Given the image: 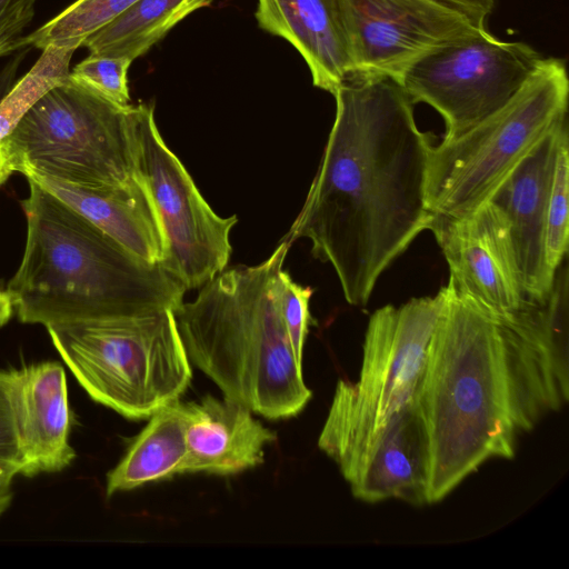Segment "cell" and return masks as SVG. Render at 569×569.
<instances>
[{
  "mask_svg": "<svg viewBox=\"0 0 569 569\" xmlns=\"http://www.w3.org/2000/svg\"><path fill=\"white\" fill-rule=\"evenodd\" d=\"M417 397L429 442L428 503L491 458L515 456L533 428L499 321L445 287Z\"/></svg>",
  "mask_w": 569,
  "mask_h": 569,
  "instance_id": "cell-2",
  "label": "cell"
},
{
  "mask_svg": "<svg viewBox=\"0 0 569 569\" xmlns=\"http://www.w3.org/2000/svg\"><path fill=\"white\" fill-rule=\"evenodd\" d=\"M79 385L130 420L180 399L192 379L173 309L47 327Z\"/></svg>",
  "mask_w": 569,
  "mask_h": 569,
  "instance_id": "cell-5",
  "label": "cell"
},
{
  "mask_svg": "<svg viewBox=\"0 0 569 569\" xmlns=\"http://www.w3.org/2000/svg\"><path fill=\"white\" fill-rule=\"evenodd\" d=\"M0 461L19 466L28 477V461L21 447L13 393L12 370L0 369Z\"/></svg>",
  "mask_w": 569,
  "mask_h": 569,
  "instance_id": "cell-26",
  "label": "cell"
},
{
  "mask_svg": "<svg viewBox=\"0 0 569 569\" xmlns=\"http://www.w3.org/2000/svg\"><path fill=\"white\" fill-rule=\"evenodd\" d=\"M282 240L254 266L226 268L173 309L190 362L224 398L270 420L299 415L312 392L280 310Z\"/></svg>",
  "mask_w": 569,
  "mask_h": 569,
  "instance_id": "cell-4",
  "label": "cell"
},
{
  "mask_svg": "<svg viewBox=\"0 0 569 569\" xmlns=\"http://www.w3.org/2000/svg\"><path fill=\"white\" fill-rule=\"evenodd\" d=\"M7 322H8V320H7V319H4V318L0 317V327H1V326H3V325H6Z\"/></svg>",
  "mask_w": 569,
  "mask_h": 569,
  "instance_id": "cell-32",
  "label": "cell"
},
{
  "mask_svg": "<svg viewBox=\"0 0 569 569\" xmlns=\"http://www.w3.org/2000/svg\"><path fill=\"white\" fill-rule=\"evenodd\" d=\"M132 106L68 78L46 92L0 142L8 171L84 188L127 187L138 168Z\"/></svg>",
  "mask_w": 569,
  "mask_h": 569,
  "instance_id": "cell-6",
  "label": "cell"
},
{
  "mask_svg": "<svg viewBox=\"0 0 569 569\" xmlns=\"http://www.w3.org/2000/svg\"><path fill=\"white\" fill-rule=\"evenodd\" d=\"M569 146L568 134L560 142L546 221V258L549 268L557 272L568 251L569 236Z\"/></svg>",
  "mask_w": 569,
  "mask_h": 569,
  "instance_id": "cell-23",
  "label": "cell"
},
{
  "mask_svg": "<svg viewBox=\"0 0 569 569\" xmlns=\"http://www.w3.org/2000/svg\"><path fill=\"white\" fill-rule=\"evenodd\" d=\"M256 18L298 50L315 87L333 94L353 70L337 0H258Z\"/></svg>",
  "mask_w": 569,
  "mask_h": 569,
  "instance_id": "cell-18",
  "label": "cell"
},
{
  "mask_svg": "<svg viewBox=\"0 0 569 569\" xmlns=\"http://www.w3.org/2000/svg\"><path fill=\"white\" fill-rule=\"evenodd\" d=\"M318 447L338 466L357 499L428 503L429 442L417 403L380 416L352 382L340 380Z\"/></svg>",
  "mask_w": 569,
  "mask_h": 569,
  "instance_id": "cell-8",
  "label": "cell"
},
{
  "mask_svg": "<svg viewBox=\"0 0 569 569\" xmlns=\"http://www.w3.org/2000/svg\"><path fill=\"white\" fill-rule=\"evenodd\" d=\"M445 300L443 287L433 297L413 298L399 307L388 305L371 315L359 379L353 385L378 415L416 403Z\"/></svg>",
  "mask_w": 569,
  "mask_h": 569,
  "instance_id": "cell-13",
  "label": "cell"
},
{
  "mask_svg": "<svg viewBox=\"0 0 569 569\" xmlns=\"http://www.w3.org/2000/svg\"><path fill=\"white\" fill-rule=\"evenodd\" d=\"M542 58L531 46L500 40L485 28L423 54L400 84L415 104L439 112L448 141L503 107Z\"/></svg>",
  "mask_w": 569,
  "mask_h": 569,
  "instance_id": "cell-9",
  "label": "cell"
},
{
  "mask_svg": "<svg viewBox=\"0 0 569 569\" xmlns=\"http://www.w3.org/2000/svg\"><path fill=\"white\" fill-rule=\"evenodd\" d=\"M186 405L187 461L184 473L230 476L261 465L274 431L231 399L206 396Z\"/></svg>",
  "mask_w": 569,
  "mask_h": 569,
  "instance_id": "cell-16",
  "label": "cell"
},
{
  "mask_svg": "<svg viewBox=\"0 0 569 569\" xmlns=\"http://www.w3.org/2000/svg\"><path fill=\"white\" fill-rule=\"evenodd\" d=\"M131 116L138 168L166 237L161 264L186 290L199 289L227 268L238 217L222 218L211 209L161 137L152 104L132 106Z\"/></svg>",
  "mask_w": 569,
  "mask_h": 569,
  "instance_id": "cell-10",
  "label": "cell"
},
{
  "mask_svg": "<svg viewBox=\"0 0 569 569\" xmlns=\"http://www.w3.org/2000/svg\"><path fill=\"white\" fill-rule=\"evenodd\" d=\"M186 425V405L180 399L153 412L118 465L108 472L107 497L184 473Z\"/></svg>",
  "mask_w": 569,
  "mask_h": 569,
  "instance_id": "cell-19",
  "label": "cell"
},
{
  "mask_svg": "<svg viewBox=\"0 0 569 569\" xmlns=\"http://www.w3.org/2000/svg\"><path fill=\"white\" fill-rule=\"evenodd\" d=\"M429 230L449 266L450 289L487 316L507 321L532 300L523 287L505 213L487 200L457 217L433 214Z\"/></svg>",
  "mask_w": 569,
  "mask_h": 569,
  "instance_id": "cell-12",
  "label": "cell"
},
{
  "mask_svg": "<svg viewBox=\"0 0 569 569\" xmlns=\"http://www.w3.org/2000/svg\"><path fill=\"white\" fill-rule=\"evenodd\" d=\"M91 221L136 257L161 263L166 237L149 187L142 178L127 187L84 188L52 178H27Z\"/></svg>",
  "mask_w": 569,
  "mask_h": 569,
  "instance_id": "cell-17",
  "label": "cell"
},
{
  "mask_svg": "<svg viewBox=\"0 0 569 569\" xmlns=\"http://www.w3.org/2000/svg\"><path fill=\"white\" fill-rule=\"evenodd\" d=\"M122 57L89 54L70 71V80L120 106H130L128 71Z\"/></svg>",
  "mask_w": 569,
  "mask_h": 569,
  "instance_id": "cell-24",
  "label": "cell"
},
{
  "mask_svg": "<svg viewBox=\"0 0 569 569\" xmlns=\"http://www.w3.org/2000/svg\"><path fill=\"white\" fill-rule=\"evenodd\" d=\"M569 79L559 58H542L499 110L459 137L433 146L427 204L457 217L487 201L533 147L567 117Z\"/></svg>",
  "mask_w": 569,
  "mask_h": 569,
  "instance_id": "cell-7",
  "label": "cell"
},
{
  "mask_svg": "<svg viewBox=\"0 0 569 569\" xmlns=\"http://www.w3.org/2000/svg\"><path fill=\"white\" fill-rule=\"evenodd\" d=\"M313 289L296 282L289 272L282 269L280 287V310L292 349L302 361L303 346L308 335L311 316L309 302Z\"/></svg>",
  "mask_w": 569,
  "mask_h": 569,
  "instance_id": "cell-25",
  "label": "cell"
},
{
  "mask_svg": "<svg viewBox=\"0 0 569 569\" xmlns=\"http://www.w3.org/2000/svg\"><path fill=\"white\" fill-rule=\"evenodd\" d=\"M41 51L32 68L0 100V142L46 92L70 76L76 49L49 46Z\"/></svg>",
  "mask_w": 569,
  "mask_h": 569,
  "instance_id": "cell-22",
  "label": "cell"
},
{
  "mask_svg": "<svg viewBox=\"0 0 569 569\" xmlns=\"http://www.w3.org/2000/svg\"><path fill=\"white\" fill-rule=\"evenodd\" d=\"M18 430L28 477L59 472L76 458L66 373L46 361L12 370Z\"/></svg>",
  "mask_w": 569,
  "mask_h": 569,
  "instance_id": "cell-15",
  "label": "cell"
},
{
  "mask_svg": "<svg viewBox=\"0 0 569 569\" xmlns=\"http://www.w3.org/2000/svg\"><path fill=\"white\" fill-rule=\"evenodd\" d=\"M19 466L0 461V516L7 510L12 500V482L21 475Z\"/></svg>",
  "mask_w": 569,
  "mask_h": 569,
  "instance_id": "cell-29",
  "label": "cell"
},
{
  "mask_svg": "<svg viewBox=\"0 0 569 569\" xmlns=\"http://www.w3.org/2000/svg\"><path fill=\"white\" fill-rule=\"evenodd\" d=\"M12 313H13V307H12L11 300H10L8 293L6 292V290L2 291L0 289V317L7 319L9 321Z\"/></svg>",
  "mask_w": 569,
  "mask_h": 569,
  "instance_id": "cell-30",
  "label": "cell"
},
{
  "mask_svg": "<svg viewBox=\"0 0 569 569\" xmlns=\"http://www.w3.org/2000/svg\"><path fill=\"white\" fill-rule=\"evenodd\" d=\"M568 134L559 121L502 180L488 199L507 217L523 287L532 300L545 301L553 287L546 258V221L557 152Z\"/></svg>",
  "mask_w": 569,
  "mask_h": 569,
  "instance_id": "cell-14",
  "label": "cell"
},
{
  "mask_svg": "<svg viewBox=\"0 0 569 569\" xmlns=\"http://www.w3.org/2000/svg\"><path fill=\"white\" fill-rule=\"evenodd\" d=\"M37 0H0V57L22 49L24 29L36 13Z\"/></svg>",
  "mask_w": 569,
  "mask_h": 569,
  "instance_id": "cell-27",
  "label": "cell"
},
{
  "mask_svg": "<svg viewBox=\"0 0 569 569\" xmlns=\"http://www.w3.org/2000/svg\"><path fill=\"white\" fill-rule=\"evenodd\" d=\"M138 0H76L59 14L29 34L22 46L44 49L49 46L78 49L83 41L111 22Z\"/></svg>",
  "mask_w": 569,
  "mask_h": 569,
  "instance_id": "cell-21",
  "label": "cell"
},
{
  "mask_svg": "<svg viewBox=\"0 0 569 569\" xmlns=\"http://www.w3.org/2000/svg\"><path fill=\"white\" fill-rule=\"evenodd\" d=\"M462 11L475 22L485 26L486 19L492 12L496 0H441Z\"/></svg>",
  "mask_w": 569,
  "mask_h": 569,
  "instance_id": "cell-28",
  "label": "cell"
},
{
  "mask_svg": "<svg viewBox=\"0 0 569 569\" xmlns=\"http://www.w3.org/2000/svg\"><path fill=\"white\" fill-rule=\"evenodd\" d=\"M336 116L305 203L282 240L308 239L332 266L345 299L366 306L382 272L423 230L432 134L396 79L350 71L333 93Z\"/></svg>",
  "mask_w": 569,
  "mask_h": 569,
  "instance_id": "cell-1",
  "label": "cell"
},
{
  "mask_svg": "<svg viewBox=\"0 0 569 569\" xmlns=\"http://www.w3.org/2000/svg\"><path fill=\"white\" fill-rule=\"evenodd\" d=\"M11 176L6 167L3 154L0 147V186Z\"/></svg>",
  "mask_w": 569,
  "mask_h": 569,
  "instance_id": "cell-31",
  "label": "cell"
},
{
  "mask_svg": "<svg viewBox=\"0 0 569 569\" xmlns=\"http://www.w3.org/2000/svg\"><path fill=\"white\" fill-rule=\"evenodd\" d=\"M213 0H138L88 37L81 47L89 54L122 57L131 61L147 53L177 23Z\"/></svg>",
  "mask_w": 569,
  "mask_h": 569,
  "instance_id": "cell-20",
  "label": "cell"
},
{
  "mask_svg": "<svg viewBox=\"0 0 569 569\" xmlns=\"http://www.w3.org/2000/svg\"><path fill=\"white\" fill-rule=\"evenodd\" d=\"M20 204L27 238L9 280L23 323L54 325L174 309L184 287L161 263H149L32 180Z\"/></svg>",
  "mask_w": 569,
  "mask_h": 569,
  "instance_id": "cell-3",
  "label": "cell"
},
{
  "mask_svg": "<svg viewBox=\"0 0 569 569\" xmlns=\"http://www.w3.org/2000/svg\"><path fill=\"white\" fill-rule=\"evenodd\" d=\"M353 70L389 76L485 29L441 0H337Z\"/></svg>",
  "mask_w": 569,
  "mask_h": 569,
  "instance_id": "cell-11",
  "label": "cell"
}]
</instances>
